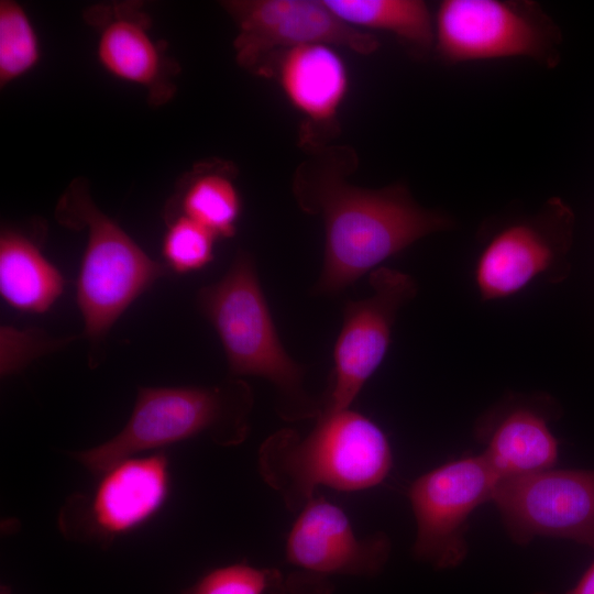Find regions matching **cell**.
I'll list each match as a JSON object with an SVG mask.
<instances>
[{
  "mask_svg": "<svg viewBox=\"0 0 594 594\" xmlns=\"http://www.w3.org/2000/svg\"><path fill=\"white\" fill-rule=\"evenodd\" d=\"M315 155L296 170L293 193L302 211L323 222L316 293H339L416 241L451 226L447 216L420 207L402 184L369 189L348 183L356 163L350 148L322 147Z\"/></svg>",
  "mask_w": 594,
  "mask_h": 594,
  "instance_id": "cell-1",
  "label": "cell"
},
{
  "mask_svg": "<svg viewBox=\"0 0 594 594\" xmlns=\"http://www.w3.org/2000/svg\"><path fill=\"white\" fill-rule=\"evenodd\" d=\"M383 430L350 408L320 414L306 436L293 429L271 435L258 451V469L290 510L304 507L318 486L354 492L380 484L391 471Z\"/></svg>",
  "mask_w": 594,
  "mask_h": 594,
  "instance_id": "cell-2",
  "label": "cell"
},
{
  "mask_svg": "<svg viewBox=\"0 0 594 594\" xmlns=\"http://www.w3.org/2000/svg\"><path fill=\"white\" fill-rule=\"evenodd\" d=\"M197 305L220 339L230 376L268 381L285 420L319 416L321 402L307 393L304 367L280 342L249 252H238L222 278L199 289Z\"/></svg>",
  "mask_w": 594,
  "mask_h": 594,
  "instance_id": "cell-3",
  "label": "cell"
},
{
  "mask_svg": "<svg viewBox=\"0 0 594 594\" xmlns=\"http://www.w3.org/2000/svg\"><path fill=\"white\" fill-rule=\"evenodd\" d=\"M253 404L250 385L233 376L213 386L139 387L132 414L114 437L70 454L101 475L135 454L198 436L237 446L249 435Z\"/></svg>",
  "mask_w": 594,
  "mask_h": 594,
  "instance_id": "cell-4",
  "label": "cell"
},
{
  "mask_svg": "<svg viewBox=\"0 0 594 594\" xmlns=\"http://www.w3.org/2000/svg\"><path fill=\"white\" fill-rule=\"evenodd\" d=\"M55 217L67 228L87 230L76 298L94 366L95 354L112 324L169 268L152 260L95 205L82 179H75L67 187L57 202Z\"/></svg>",
  "mask_w": 594,
  "mask_h": 594,
  "instance_id": "cell-5",
  "label": "cell"
},
{
  "mask_svg": "<svg viewBox=\"0 0 594 594\" xmlns=\"http://www.w3.org/2000/svg\"><path fill=\"white\" fill-rule=\"evenodd\" d=\"M497 484L482 454L447 462L417 477L408 490L417 526L414 557L437 570L459 566L468 554L469 518L492 502Z\"/></svg>",
  "mask_w": 594,
  "mask_h": 594,
  "instance_id": "cell-6",
  "label": "cell"
},
{
  "mask_svg": "<svg viewBox=\"0 0 594 594\" xmlns=\"http://www.w3.org/2000/svg\"><path fill=\"white\" fill-rule=\"evenodd\" d=\"M223 8L234 21L237 63L264 76L272 57L306 44H327L370 55L377 38L340 19L323 0H234Z\"/></svg>",
  "mask_w": 594,
  "mask_h": 594,
  "instance_id": "cell-7",
  "label": "cell"
},
{
  "mask_svg": "<svg viewBox=\"0 0 594 594\" xmlns=\"http://www.w3.org/2000/svg\"><path fill=\"white\" fill-rule=\"evenodd\" d=\"M170 491L165 453L132 457L100 475L89 494H75L62 507L58 526L74 541L109 546L151 520Z\"/></svg>",
  "mask_w": 594,
  "mask_h": 594,
  "instance_id": "cell-8",
  "label": "cell"
},
{
  "mask_svg": "<svg viewBox=\"0 0 594 594\" xmlns=\"http://www.w3.org/2000/svg\"><path fill=\"white\" fill-rule=\"evenodd\" d=\"M435 42L440 55L452 63L556 58L553 26L526 4L499 0L442 1L436 14Z\"/></svg>",
  "mask_w": 594,
  "mask_h": 594,
  "instance_id": "cell-9",
  "label": "cell"
},
{
  "mask_svg": "<svg viewBox=\"0 0 594 594\" xmlns=\"http://www.w3.org/2000/svg\"><path fill=\"white\" fill-rule=\"evenodd\" d=\"M369 283V297L345 305L333 350L331 383L320 400V414L350 408L384 360L399 310L417 293L411 276L388 267L372 271Z\"/></svg>",
  "mask_w": 594,
  "mask_h": 594,
  "instance_id": "cell-10",
  "label": "cell"
},
{
  "mask_svg": "<svg viewBox=\"0 0 594 594\" xmlns=\"http://www.w3.org/2000/svg\"><path fill=\"white\" fill-rule=\"evenodd\" d=\"M492 502L509 537L572 540L594 549V469H549L502 481Z\"/></svg>",
  "mask_w": 594,
  "mask_h": 594,
  "instance_id": "cell-11",
  "label": "cell"
},
{
  "mask_svg": "<svg viewBox=\"0 0 594 594\" xmlns=\"http://www.w3.org/2000/svg\"><path fill=\"white\" fill-rule=\"evenodd\" d=\"M572 219L570 209L554 199L536 218L514 222L495 233L475 266L481 297H509L536 278L562 270L571 243Z\"/></svg>",
  "mask_w": 594,
  "mask_h": 594,
  "instance_id": "cell-12",
  "label": "cell"
},
{
  "mask_svg": "<svg viewBox=\"0 0 594 594\" xmlns=\"http://www.w3.org/2000/svg\"><path fill=\"white\" fill-rule=\"evenodd\" d=\"M389 553L387 536L358 538L345 513L322 497L302 507L286 541L287 561L324 580L328 575L374 576Z\"/></svg>",
  "mask_w": 594,
  "mask_h": 594,
  "instance_id": "cell-13",
  "label": "cell"
},
{
  "mask_svg": "<svg viewBox=\"0 0 594 594\" xmlns=\"http://www.w3.org/2000/svg\"><path fill=\"white\" fill-rule=\"evenodd\" d=\"M274 78L304 119L300 143L318 151L339 130L338 114L348 95L346 65L334 46L306 44L275 54L264 76Z\"/></svg>",
  "mask_w": 594,
  "mask_h": 594,
  "instance_id": "cell-14",
  "label": "cell"
},
{
  "mask_svg": "<svg viewBox=\"0 0 594 594\" xmlns=\"http://www.w3.org/2000/svg\"><path fill=\"white\" fill-rule=\"evenodd\" d=\"M99 24L97 56L112 76L148 90L154 103L168 100L170 66L148 31L146 15L135 6L100 7L90 12Z\"/></svg>",
  "mask_w": 594,
  "mask_h": 594,
  "instance_id": "cell-15",
  "label": "cell"
},
{
  "mask_svg": "<svg viewBox=\"0 0 594 594\" xmlns=\"http://www.w3.org/2000/svg\"><path fill=\"white\" fill-rule=\"evenodd\" d=\"M488 418L482 453L498 483L552 469L558 441L543 410L534 404H512Z\"/></svg>",
  "mask_w": 594,
  "mask_h": 594,
  "instance_id": "cell-16",
  "label": "cell"
},
{
  "mask_svg": "<svg viewBox=\"0 0 594 594\" xmlns=\"http://www.w3.org/2000/svg\"><path fill=\"white\" fill-rule=\"evenodd\" d=\"M241 198L234 183V168L223 162L199 163L179 183L165 207L164 219L185 216L217 238L235 234Z\"/></svg>",
  "mask_w": 594,
  "mask_h": 594,
  "instance_id": "cell-17",
  "label": "cell"
},
{
  "mask_svg": "<svg viewBox=\"0 0 594 594\" xmlns=\"http://www.w3.org/2000/svg\"><path fill=\"white\" fill-rule=\"evenodd\" d=\"M64 278L28 237L4 230L0 237V294L11 307L44 312L62 295Z\"/></svg>",
  "mask_w": 594,
  "mask_h": 594,
  "instance_id": "cell-18",
  "label": "cell"
},
{
  "mask_svg": "<svg viewBox=\"0 0 594 594\" xmlns=\"http://www.w3.org/2000/svg\"><path fill=\"white\" fill-rule=\"evenodd\" d=\"M344 22L388 32L405 43L427 50L435 42V23L420 0H323Z\"/></svg>",
  "mask_w": 594,
  "mask_h": 594,
  "instance_id": "cell-19",
  "label": "cell"
},
{
  "mask_svg": "<svg viewBox=\"0 0 594 594\" xmlns=\"http://www.w3.org/2000/svg\"><path fill=\"white\" fill-rule=\"evenodd\" d=\"M40 59V43L24 9L15 1L0 2V84L29 73Z\"/></svg>",
  "mask_w": 594,
  "mask_h": 594,
  "instance_id": "cell-20",
  "label": "cell"
},
{
  "mask_svg": "<svg viewBox=\"0 0 594 594\" xmlns=\"http://www.w3.org/2000/svg\"><path fill=\"white\" fill-rule=\"evenodd\" d=\"M162 253L165 264L178 274L199 271L213 258L218 239L205 227L185 216L168 220Z\"/></svg>",
  "mask_w": 594,
  "mask_h": 594,
  "instance_id": "cell-21",
  "label": "cell"
},
{
  "mask_svg": "<svg viewBox=\"0 0 594 594\" xmlns=\"http://www.w3.org/2000/svg\"><path fill=\"white\" fill-rule=\"evenodd\" d=\"M183 594H288L287 578L274 569L235 563L206 573Z\"/></svg>",
  "mask_w": 594,
  "mask_h": 594,
  "instance_id": "cell-22",
  "label": "cell"
},
{
  "mask_svg": "<svg viewBox=\"0 0 594 594\" xmlns=\"http://www.w3.org/2000/svg\"><path fill=\"white\" fill-rule=\"evenodd\" d=\"M58 341L47 340L40 332L1 328V374L8 375L23 367L37 355L55 348Z\"/></svg>",
  "mask_w": 594,
  "mask_h": 594,
  "instance_id": "cell-23",
  "label": "cell"
},
{
  "mask_svg": "<svg viewBox=\"0 0 594 594\" xmlns=\"http://www.w3.org/2000/svg\"><path fill=\"white\" fill-rule=\"evenodd\" d=\"M565 594H594V561L583 573L578 583Z\"/></svg>",
  "mask_w": 594,
  "mask_h": 594,
  "instance_id": "cell-24",
  "label": "cell"
}]
</instances>
